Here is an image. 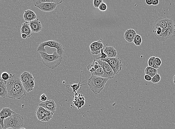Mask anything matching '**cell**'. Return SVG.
<instances>
[{"mask_svg": "<svg viewBox=\"0 0 175 129\" xmlns=\"http://www.w3.org/2000/svg\"><path fill=\"white\" fill-rule=\"evenodd\" d=\"M24 123V119L23 116L14 112L11 116L5 119L3 129L9 128L19 129L23 126Z\"/></svg>", "mask_w": 175, "mask_h": 129, "instance_id": "277c9868", "label": "cell"}, {"mask_svg": "<svg viewBox=\"0 0 175 129\" xmlns=\"http://www.w3.org/2000/svg\"><path fill=\"white\" fill-rule=\"evenodd\" d=\"M152 29L159 41L165 42L175 35V21L166 17L159 18L155 21Z\"/></svg>", "mask_w": 175, "mask_h": 129, "instance_id": "6da1fadb", "label": "cell"}, {"mask_svg": "<svg viewBox=\"0 0 175 129\" xmlns=\"http://www.w3.org/2000/svg\"><path fill=\"white\" fill-rule=\"evenodd\" d=\"M54 114L42 106H38L36 109V115L37 119L44 122H48L52 118Z\"/></svg>", "mask_w": 175, "mask_h": 129, "instance_id": "8992f818", "label": "cell"}, {"mask_svg": "<svg viewBox=\"0 0 175 129\" xmlns=\"http://www.w3.org/2000/svg\"><path fill=\"white\" fill-rule=\"evenodd\" d=\"M92 75L96 76L101 77L103 78L104 74V72L102 66L100 65L98 69H96L94 73L91 74Z\"/></svg>", "mask_w": 175, "mask_h": 129, "instance_id": "cb8c5ba5", "label": "cell"}, {"mask_svg": "<svg viewBox=\"0 0 175 129\" xmlns=\"http://www.w3.org/2000/svg\"><path fill=\"white\" fill-rule=\"evenodd\" d=\"M108 80L106 78L92 75L88 79L87 85L92 92L95 95H97L104 89Z\"/></svg>", "mask_w": 175, "mask_h": 129, "instance_id": "3957f363", "label": "cell"}, {"mask_svg": "<svg viewBox=\"0 0 175 129\" xmlns=\"http://www.w3.org/2000/svg\"><path fill=\"white\" fill-rule=\"evenodd\" d=\"M21 33H25L27 34L28 38L32 36V32L28 22H24L21 28Z\"/></svg>", "mask_w": 175, "mask_h": 129, "instance_id": "44dd1931", "label": "cell"}, {"mask_svg": "<svg viewBox=\"0 0 175 129\" xmlns=\"http://www.w3.org/2000/svg\"><path fill=\"white\" fill-rule=\"evenodd\" d=\"M21 36L22 38L24 39H26L28 38L27 35L25 33H21Z\"/></svg>", "mask_w": 175, "mask_h": 129, "instance_id": "f35d334b", "label": "cell"}, {"mask_svg": "<svg viewBox=\"0 0 175 129\" xmlns=\"http://www.w3.org/2000/svg\"><path fill=\"white\" fill-rule=\"evenodd\" d=\"M13 129L11 128H7V129Z\"/></svg>", "mask_w": 175, "mask_h": 129, "instance_id": "b9f144b4", "label": "cell"}, {"mask_svg": "<svg viewBox=\"0 0 175 129\" xmlns=\"http://www.w3.org/2000/svg\"><path fill=\"white\" fill-rule=\"evenodd\" d=\"M159 3V0H152V5L153 6L158 5Z\"/></svg>", "mask_w": 175, "mask_h": 129, "instance_id": "8d00e7d4", "label": "cell"}, {"mask_svg": "<svg viewBox=\"0 0 175 129\" xmlns=\"http://www.w3.org/2000/svg\"><path fill=\"white\" fill-rule=\"evenodd\" d=\"M144 78L145 80L147 82H151L152 79V78L151 76L149 75H147V74H145V75Z\"/></svg>", "mask_w": 175, "mask_h": 129, "instance_id": "d590c367", "label": "cell"}, {"mask_svg": "<svg viewBox=\"0 0 175 129\" xmlns=\"http://www.w3.org/2000/svg\"><path fill=\"white\" fill-rule=\"evenodd\" d=\"M97 60L98 61L100 65L102 66L103 69L104 74L103 78L108 79H113L114 78V74L113 70L110 66L109 64L106 61L101 60L100 59H97Z\"/></svg>", "mask_w": 175, "mask_h": 129, "instance_id": "30bf717a", "label": "cell"}, {"mask_svg": "<svg viewBox=\"0 0 175 129\" xmlns=\"http://www.w3.org/2000/svg\"><path fill=\"white\" fill-rule=\"evenodd\" d=\"M133 43L137 46H139L142 43V38L141 36L137 34L135 37L133 41Z\"/></svg>", "mask_w": 175, "mask_h": 129, "instance_id": "484cf974", "label": "cell"}, {"mask_svg": "<svg viewBox=\"0 0 175 129\" xmlns=\"http://www.w3.org/2000/svg\"><path fill=\"white\" fill-rule=\"evenodd\" d=\"M1 78L5 81H7L10 78V74H8L7 72H3L1 75Z\"/></svg>", "mask_w": 175, "mask_h": 129, "instance_id": "f1b7e54d", "label": "cell"}, {"mask_svg": "<svg viewBox=\"0 0 175 129\" xmlns=\"http://www.w3.org/2000/svg\"><path fill=\"white\" fill-rule=\"evenodd\" d=\"M155 63L156 66L158 67V68H160L161 64H162V61H161L160 58L157 57H155Z\"/></svg>", "mask_w": 175, "mask_h": 129, "instance_id": "4dcf8cb0", "label": "cell"}, {"mask_svg": "<svg viewBox=\"0 0 175 129\" xmlns=\"http://www.w3.org/2000/svg\"><path fill=\"white\" fill-rule=\"evenodd\" d=\"M14 112L9 108H3L0 112V125L2 129L4 128V121L5 119L11 116Z\"/></svg>", "mask_w": 175, "mask_h": 129, "instance_id": "4fadbf2b", "label": "cell"}, {"mask_svg": "<svg viewBox=\"0 0 175 129\" xmlns=\"http://www.w3.org/2000/svg\"><path fill=\"white\" fill-rule=\"evenodd\" d=\"M104 47V46L103 43L100 41L93 42L90 46L91 54L94 55L100 54Z\"/></svg>", "mask_w": 175, "mask_h": 129, "instance_id": "7c38bea8", "label": "cell"}, {"mask_svg": "<svg viewBox=\"0 0 175 129\" xmlns=\"http://www.w3.org/2000/svg\"><path fill=\"white\" fill-rule=\"evenodd\" d=\"M7 81L0 78V97H1L5 98L7 97Z\"/></svg>", "mask_w": 175, "mask_h": 129, "instance_id": "ffe728a7", "label": "cell"}, {"mask_svg": "<svg viewBox=\"0 0 175 129\" xmlns=\"http://www.w3.org/2000/svg\"><path fill=\"white\" fill-rule=\"evenodd\" d=\"M46 46L49 47H50L55 48L57 49V53L60 55L63 56L64 52V49L62 45L55 41L50 40L42 42L40 44L37 48V51L39 52H47L45 49Z\"/></svg>", "mask_w": 175, "mask_h": 129, "instance_id": "5b68a950", "label": "cell"}, {"mask_svg": "<svg viewBox=\"0 0 175 129\" xmlns=\"http://www.w3.org/2000/svg\"><path fill=\"white\" fill-rule=\"evenodd\" d=\"M161 80V77L160 75L158 73L153 78H152V80H151V82L153 84H156L159 82Z\"/></svg>", "mask_w": 175, "mask_h": 129, "instance_id": "83f0119b", "label": "cell"}, {"mask_svg": "<svg viewBox=\"0 0 175 129\" xmlns=\"http://www.w3.org/2000/svg\"><path fill=\"white\" fill-rule=\"evenodd\" d=\"M57 5L52 3H40L34 5L35 7L44 12H50L55 10Z\"/></svg>", "mask_w": 175, "mask_h": 129, "instance_id": "8fae6325", "label": "cell"}, {"mask_svg": "<svg viewBox=\"0 0 175 129\" xmlns=\"http://www.w3.org/2000/svg\"><path fill=\"white\" fill-rule=\"evenodd\" d=\"M10 78L15 89L18 92L22 98H25L26 96V91L25 90L20 79L16 77L14 74H10Z\"/></svg>", "mask_w": 175, "mask_h": 129, "instance_id": "ba28073f", "label": "cell"}, {"mask_svg": "<svg viewBox=\"0 0 175 129\" xmlns=\"http://www.w3.org/2000/svg\"><path fill=\"white\" fill-rule=\"evenodd\" d=\"M23 18L25 21L29 22L36 19L37 16L34 11L28 9L24 11Z\"/></svg>", "mask_w": 175, "mask_h": 129, "instance_id": "ac0fdd59", "label": "cell"}, {"mask_svg": "<svg viewBox=\"0 0 175 129\" xmlns=\"http://www.w3.org/2000/svg\"><path fill=\"white\" fill-rule=\"evenodd\" d=\"M82 71L81 72V75H80V82L79 83H78L77 84H73V85L67 86H69L71 87L72 88V89L73 90V92H76L77 91H78L79 89V87H81V86L82 85H81V75H82Z\"/></svg>", "mask_w": 175, "mask_h": 129, "instance_id": "4316f807", "label": "cell"}, {"mask_svg": "<svg viewBox=\"0 0 175 129\" xmlns=\"http://www.w3.org/2000/svg\"><path fill=\"white\" fill-rule=\"evenodd\" d=\"M63 2V0H34V5H37L40 3H52L57 5L60 4Z\"/></svg>", "mask_w": 175, "mask_h": 129, "instance_id": "7402d4cb", "label": "cell"}, {"mask_svg": "<svg viewBox=\"0 0 175 129\" xmlns=\"http://www.w3.org/2000/svg\"><path fill=\"white\" fill-rule=\"evenodd\" d=\"M102 0H94L93 1V5L95 8H98L101 4L103 3Z\"/></svg>", "mask_w": 175, "mask_h": 129, "instance_id": "f546056e", "label": "cell"}, {"mask_svg": "<svg viewBox=\"0 0 175 129\" xmlns=\"http://www.w3.org/2000/svg\"><path fill=\"white\" fill-rule=\"evenodd\" d=\"M107 6L106 3L103 2L101 4L99 7H98L100 10L102 11H105L107 10Z\"/></svg>", "mask_w": 175, "mask_h": 129, "instance_id": "1f68e13d", "label": "cell"}, {"mask_svg": "<svg viewBox=\"0 0 175 129\" xmlns=\"http://www.w3.org/2000/svg\"><path fill=\"white\" fill-rule=\"evenodd\" d=\"M155 57H156L154 56L151 57L149 59L148 61H147V63H148V66L158 69L160 68L156 66L155 64Z\"/></svg>", "mask_w": 175, "mask_h": 129, "instance_id": "d4e9b609", "label": "cell"}, {"mask_svg": "<svg viewBox=\"0 0 175 129\" xmlns=\"http://www.w3.org/2000/svg\"><path fill=\"white\" fill-rule=\"evenodd\" d=\"M103 51L108 58H116L117 55V51L113 47L107 46V44L103 48Z\"/></svg>", "mask_w": 175, "mask_h": 129, "instance_id": "2e32d148", "label": "cell"}, {"mask_svg": "<svg viewBox=\"0 0 175 129\" xmlns=\"http://www.w3.org/2000/svg\"><path fill=\"white\" fill-rule=\"evenodd\" d=\"M7 97L14 100H21L22 98V96L20 95L19 93L13 86L10 78L7 80Z\"/></svg>", "mask_w": 175, "mask_h": 129, "instance_id": "9c48e42d", "label": "cell"}, {"mask_svg": "<svg viewBox=\"0 0 175 129\" xmlns=\"http://www.w3.org/2000/svg\"><path fill=\"white\" fill-rule=\"evenodd\" d=\"M173 82L175 85V75L174 76L173 78Z\"/></svg>", "mask_w": 175, "mask_h": 129, "instance_id": "ab89813d", "label": "cell"}, {"mask_svg": "<svg viewBox=\"0 0 175 129\" xmlns=\"http://www.w3.org/2000/svg\"><path fill=\"white\" fill-rule=\"evenodd\" d=\"M47 95L45 94H42L40 96V100L41 102L47 101Z\"/></svg>", "mask_w": 175, "mask_h": 129, "instance_id": "e575fe53", "label": "cell"}, {"mask_svg": "<svg viewBox=\"0 0 175 129\" xmlns=\"http://www.w3.org/2000/svg\"><path fill=\"white\" fill-rule=\"evenodd\" d=\"M20 129H26V128H20Z\"/></svg>", "mask_w": 175, "mask_h": 129, "instance_id": "60d3db41", "label": "cell"}, {"mask_svg": "<svg viewBox=\"0 0 175 129\" xmlns=\"http://www.w3.org/2000/svg\"><path fill=\"white\" fill-rule=\"evenodd\" d=\"M137 34V33L134 29H127L124 33L125 39L128 43H133L135 37Z\"/></svg>", "mask_w": 175, "mask_h": 129, "instance_id": "d6986e66", "label": "cell"}, {"mask_svg": "<svg viewBox=\"0 0 175 129\" xmlns=\"http://www.w3.org/2000/svg\"><path fill=\"white\" fill-rule=\"evenodd\" d=\"M87 69L90 72L91 74L92 73H94L95 72V69H94V67L93 64H90L88 66Z\"/></svg>", "mask_w": 175, "mask_h": 129, "instance_id": "d6a6232c", "label": "cell"}, {"mask_svg": "<svg viewBox=\"0 0 175 129\" xmlns=\"http://www.w3.org/2000/svg\"><path fill=\"white\" fill-rule=\"evenodd\" d=\"M39 106H42L46 110L51 112L53 114L55 112L57 108V105L53 100H48L41 102Z\"/></svg>", "mask_w": 175, "mask_h": 129, "instance_id": "5bb4252c", "label": "cell"}, {"mask_svg": "<svg viewBox=\"0 0 175 129\" xmlns=\"http://www.w3.org/2000/svg\"><path fill=\"white\" fill-rule=\"evenodd\" d=\"M32 33H38L42 29V23L38 18L28 22Z\"/></svg>", "mask_w": 175, "mask_h": 129, "instance_id": "9a60e30c", "label": "cell"}, {"mask_svg": "<svg viewBox=\"0 0 175 129\" xmlns=\"http://www.w3.org/2000/svg\"><path fill=\"white\" fill-rule=\"evenodd\" d=\"M42 61L46 66L51 69L57 68L62 62V57L55 51L52 54H48L47 52H39Z\"/></svg>", "mask_w": 175, "mask_h": 129, "instance_id": "7a4b0ae2", "label": "cell"}, {"mask_svg": "<svg viewBox=\"0 0 175 129\" xmlns=\"http://www.w3.org/2000/svg\"><path fill=\"white\" fill-rule=\"evenodd\" d=\"M145 2L148 5H152V0H146Z\"/></svg>", "mask_w": 175, "mask_h": 129, "instance_id": "74e56055", "label": "cell"}, {"mask_svg": "<svg viewBox=\"0 0 175 129\" xmlns=\"http://www.w3.org/2000/svg\"><path fill=\"white\" fill-rule=\"evenodd\" d=\"M0 3H1V1H0Z\"/></svg>", "mask_w": 175, "mask_h": 129, "instance_id": "7bdbcfd3", "label": "cell"}, {"mask_svg": "<svg viewBox=\"0 0 175 129\" xmlns=\"http://www.w3.org/2000/svg\"><path fill=\"white\" fill-rule=\"evenodd\" d=\"M107 57V55H106V54L103 52V49H102V51L101 52L100 56V57H99L98 58H97V59H101V60H103V59H106V58Z\"/></svg>", "mask_w": 175, "mask_h": 129, "instance_id": "836d02e7", "label": "cell"}, {"mask_svg": "<svg viewBox=\"0 0 175 129\" xmlns=\"http://www.w3.org/2000/svg\"><path fill=\"white\" fill-rule=\"evenodd\" d=\"M34 78L33 75L28 72H24L20 76V80L24 89L26 87L29 81Z\"/></svg>", "mask_w": 175, "mask_h": 129, "instance_id": "e0dca14e", "label": "cell"}, {"mask_svg": "<svg viewBox=\"0 0 175 129\" xmlns=\"http://www.w3.org/2000/svg\"><path fill=\"white\" fill-rule=\"evenodd\" d=\"M102 60L106 61L109 64L113 70L114 75L119 74L122 70V61L119 58L107 57Z\"/></svg>", "mask_w": 175, "mask_h": 129, "instance_id": "52a82bcc", "label": "cell"}, {"mask_svg": "<svg viewBox=\"0 0 175 129\" xmlns=\"http://www.w3.org/2000/svg\"><path fill=\"white\" fill-rule=\"evenodd\" d=\"M145 74L149 75L151 77L153 78L155 74H158L157 69L147 66L145 69Z\"/></svg>", "mask_w": 175, "mask_h": 129, "instance_id": "603a6c76", "label": "cell"}]
</instances>
